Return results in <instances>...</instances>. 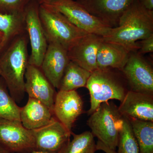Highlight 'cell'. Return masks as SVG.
Segmentation results:
<instances>
[{"instance_id":"cell-20","label":"cell","mask_w":153,"mask_h":153,"mask_svg":"<svg viewBox=\"0 0 153 153\" xmlns=\"http://www.w3.org/2000/svg\"><path fill=\"white\" fill-rule=\"evenodd\" d=\"M91 72L69 61L63 74L59 90L69 91L86 87Z\"/></svg>"},{"instance_id":"cell-23","label":"cell","mask_w":153,"mask_h":153,"mask_svg":"<svg viewBox=\"0 0 153 153\" xmlns=\"http://www.w3.org/2000/svg\"><path fill=\"white\" fill-rule=\"evenodd\" d=\"M21 109L10 94L4 80L0 76V119L20 121Z\"/></svg>"},{"instance_id":"cell-1","label":"cell","mask_w":153,"mask_h":153,"mask_svg":"<svg viewBox=\"0 0 153 153\" xmlns=\"http://www.w3.org/2000/svg\"><path fill=\"white\" fill-rule=\"evenodd\" d=\"M152 34L153 11L135 0L120 18L117 26L102 37L103 41L118 44L132 52L139 49L138 41Z\"/></svg>"},{"instance_id":"cell-3","label":"cell","mask_w":153,"mask_h":153,"mask_svg":"<svg viewBox=\"0 0 153 153\" xmlns=\"http://www.w3.org/2000/svg\"><path fill=\"white\" fill-rule=\"evenodd\" d=\"M90 96L91 115L102 102L110 100L122 102L128 91L122 80L111 68H97L91 72L86 87Z\"/></svg>"},{"instance_id":"cell-4","label":"cell","mask_w":153,"mask_h":153,"mask_svg":"<svg viewBox=\"0 0 153 153\" xmlns=\"http://www.w3.org/2000/svg\"><path fill=\"white\" fill-rule=\"evenodd\" d=\"M39 15L48 43L60 44L68 50L86 34L58 11L39 6Z\"/></svg>"},{"instance_id":"cell-8","label":"cell","mask_w":153,"mask_h":153,"mask_svg":"<svg viewBox=\"0 0 153 153\" xmlns=\"http://www.w3.org/2000/svg\"><path fill=\"white\" fill-rule=\"evenodd\" d=\"M0 144L11 153H27L34 151L32 131L20 121L0 119Z\"/></svg>"},{"instance_id":"cell-24","label":"cell","mask_w":153,"mask_h":153,"mask_svg":"<svg viewBox=\"0 0 153 153\" xmlns=\"http://www.w3.org/2000/svg\"><path fill=\"white\" fill-rule=\"evenodd\" d=\"M117 147V153H140L138 144L131 124L128 119L126 117L123 116Z\"/></svg>"},{"instance_id":"cell-5","label":"cell","mask_w":153,"mask_h":153,"mask_svg":"<svg viewBox=\"0 0 153 153\" xmlns=\"http://www.w3.org/2000/svg\"><path fill=\"white\" fill-rule=\"evenodd\" d=\"M90 115L87 124L94 136L116 150L123 122V116L117 107L108 101L102 102Z\"/></svg>"},{"instance_id":"cell-18","label":"cell","mask_w":153,"mask_h":153,"mask_svg":"<svg viewBox=\"0 0 153 153\" xmlns=\"http://www.w3.org/2000/svg\"><path fill=\"white\" fill-rule=\"evenodd\" d=\"M130 53L120 45L103 40L97 53V68H111L122 71Z\"/></svg>"},{"instance_id":"cell-21","label":"cell","mask_w":153,"mask_h":153,"mask_svg":"<svg viewBox=\"0 0 153 153\" xmlns=\"http://www.w3.org/2000/svg\"><path fill=\"white\" fill-rule=\"evenodd\" d=\"M128 119L138 144L140 153H153V122Z\"/></svg>"},{"instance_id":"cell-11","label":"cell","mask_w":153,"mask_h":153,"mask_svg":"<svg viewBox=\"0 0 153 153\" xmlns=\"http://www.w3.org/2000/svg\"><path fill=\"white\" fill-rule=\"evenodd\" d=\"M83 101L76 90H59L55 95L54 116L71 132L74 122L82 113Z\"/></svg>"},{"instance_id":"cell-22","label":"cell","mask_w":153,"mask_h":153,"mask_svg":"<svg viewBox=\"0 0 153 153\" xmlns=\"http://www.w3.org/2000/svg\"><path fill=\"white\" fill-rule=\"evenodd\" d=\"M73 139L69 140L57 153H95L97 151L94 136L86 131L76 134L71 132Z\"/></svg>"},{"instance_id":"cell-32","label":"cell","mask_w":153,"mask_h":153,"mask_svg":"<svg viewBox=\"0 0 153 153\" xmlns=\"http://www.w3.org/2000/svg\"><path fill=\"white\" fill-rule=\"evenodd\" d=\"M3 36V34H2V33H1V32H0V43H1L2 40Z\"/></svg>"},{"instance_id":"cell-14","label":"cell","mask_w":153,"mask_h":153,"mask_svg":"<svg viewBox=\"0 0 153 153\" xmlns=\"http://www.w3.org/2000/svg\"><path fill=\"white\" fill-rule=\"evenodd\" d=\"M102 37L87 34L68 50L69 60L85 70L92 72L97 68V53Z\"/></svg>"},{"instance_id":"cell-30","label":"cell","mask_w":153,"mask_h":153,"mask_svg":"<svg viewBox=\"0 0 153 153\" xmlns=\"http://www.w3.org/2000/svg\"><path fill=\"white\" fill-rule=\"evenodd\" d=\"M50 1V0H38V1L39 4L41 5L45 4Z\"/></svg>"},{"instance_id":"cell-28","label":"cell","mask_w":153,"mask_h":153,"mask_svg":"<svg viewBox=\"0 0 153 153\" xmlns=\"http://www.w3.org/2000/svg\"><path fill=\"white\" fill-rule=\"evenodd\" d=\"M140 3L148 10L153 11V0H138Z\"/></svg>"},{"instance_id":"cell-7","label":"cell","mask_w":153,"mask_h":153,"mask_svg":"<svg viewBox=\"0 0 153 153\" xmlns=\"http://www.w3.org/2000/svg\"><path fill=\"white\" fill-rule=\"evenodd\" d=\"M38 0H30L25 9L26 30L31 46L29 64L41 67L48 43L39 15Z\"/></svg>"},{"instance_id":"cell-15","label":"cell","mask_w":153,"mask_h":153,"mask_svg":"<svg viewBox=\"0 0 153 153\" xmlns=\"http://www.w3.org/2000/svg\"><path fill=\"white\" fill-rule=\"evenodd\" d=\"M135 0H78L91 14L112 27Z\"/></svg>"},{"instance_id":"cell-12","label":"cell","mask_w":153,"mask_h":153,"mask_svg":"<svg viewBox=\"0 0 153 153\" xmlns=\"http://www.w3.org/2000/svg\"><path fill=\"white\" fill-rule=\"evenodd\" d=\"M25 90L29 97L41 102L53 112L55 88L40 67L28 64L25 75Z\"/></svg>"},{"instance_id":"cell-33","label":"cell","mask_w":153,"mask_h":153,"mask_svg":"<svg viewBox=\"0 0 153 153\" xmlns=\"http://www.w3.org/2000/svg\"><path fill=\"white\" fill-rule=\"evenodd\" d=\"M0 75H1V71H0Z\"/></svg>"},{"instance_id":"cell-25","label":"cell","mask_w":153,"mask_h":153,"mask_svg":"<svg viewBox=\"0 0 153 153\" xmlns=\"http://www.w3.org/2000/svg\"><path fill=\"white\" fill-rule=\"evenodd\" d=\"M30 0H0V13L13 14L22 13Z\"/></svg>"},{"instance_id":"cell-19","label":"cell","mask_w":153,"mask_h":153,"mask_svg":"<svg viewBox=\"0 0 153 153\" xmlns=\"http://www.w3.org/2000/svg\"><path fill=\"white\" fill-rule=\"evenodd\" d=\"M0 32L3 38L0 43V54L19 36L27 33L25 12L13 14L0 13Z\"/></svg>"},{"instance_id":"cell-27","label":"cell","mask_w":153,"mask_h":153,"mask_svg":"<svg viewBox=\"0 0 153 153\" xmlns=\"http://www.w3.org/2000/svg\"><path fill=\"white\" fill-rule=\"evenodd\" d=\"M96 148L97 150L102 151L105 153H117L116 150L108 147L99 140L96 143Z\"/></svg>"},{"instance_id":"cell-10","label":"cell","mask_w":153,"mask_h":153,"mask_svg":"<svg viewBox=\"0 0 153 153\" xmlns=\"http://www.w3.org/2000/svg\"><path fill=\"white\" fill-rule=\"evenodd\" d=\"M122 71L133 91L153 95V70L139 53L131 52Z\"/></svg>"},{"instance_id":"cell-9","label":"cell","mask_w":153,"mask_h":153,"mask_svg":"<svg viewBox=\"0 0 153 153\" xmlns=\"http://www.w3.org/2000/svg\"><path fill=\"white\" fill-rule=\"evenodd\" d=\"M34 151L57 153L70 140L71 132L53 116L50 121L39 128L32 130Z\"/></svg>"},{"instance_id":"cell-16","label":"cell","mask_w":153,"mask_h":153,"mask_svg":"<svg viewBox=\"0 0 153 153\" xmlns=\"http://www.w3.org/2000/svg\"><path fill=\"white\" fill-rule=\"evenodd\" d=\"M118 108L128 118L153 122V95L128 91Z\"/></svg>"},{"instance_id":"cell-26","label":"cell","mask_w":153,"mask_h":153,"mask_svg":"<svg viewBox=\"0 0 153 153\" xmlns=\"http://www.w3.org/2000/svg\"><path fill=\"white\" fill-rule=\"evenodd\" d=\"M139 44V54H145L153 52V34L141 40Z\"/></svg>"},{"instance_id":"cell-29","label":"cell","mask_w":153,"mask_h":153,"mask_svg":"<svg viewBox=\"0 0 153 153\" xmlns=\"http://www.w3.org/2000/svg\"><path fill=\"white\" fill-rule=\"evenodd\" d=\"M0 153H11L0 144Z\"/></svg>"},{"instance_id":"cell-6","label":"cell","mask_w":153,"mask_h":153,"mask_svg":"<svg viewBox=\"0 0 153 153\" xmlns=\"http://www.w3.org/2000/svg\"><path fill=\"white\" fill-rule=\"evenodd\" d=\"M42 5L58 11L73 25L88 34L103 37L112 28L75 0H50Z\"/></svg>"},{"instance_id":"cell-17","label":"cell","mask_w":153,"mask_h":153,"mask_svg":"<svg viewBox=\"0 0 153 153\" xmlns=\"http://www.w3.org/2000/svg\"><path fill=\"white\" fill-rule=\"evenodd\" d=\"M53 116V112L45 104L29 97L27 104L21 108L20 121L25 128L32 130L47 124Z\"/></svg>"},{"instance_id":"cell-2","label":"cell","mask_w":153,"mask_h":153,"mask_svg":"<svg viewBox=\"0 0 153 153\" xmlns=\"http://www.w3.org/2000/svg\"><path fill=\"white\" fill-rule=\"evenodd\" d=\"M27 33L16 38L0 54L1 76L16 102L25 97V75L29 64Z\"/></svg>"},{"instance_id":"cell-31","label":"cell","mask_w":153,"mask_h":153,"mask_svg":"<svg viewBox=\"0 0 153 153\" xmlns=\"http://www.w3.org/2000/svg\"><path fill=\"white\" fill-rule=\"evenodd\" d=\"M27 153H47V152H40V151H33V152H30Z\"/></svg>"},{"instance_id":"cell-34","label":"cell","mask_w":153,"mask_h":153,"mask_svg":"<svg viewBox=\"0 0 153 153\" xmlns=\"http://www.w3.org/2000/svg\"><path fill=\"white\" fill-rule=\"evenodd\" d=\"M75 1H78V0H75Z\"/></svg>"},{"instance_id":"cell-13","label":"cell","mask_w":153,"mask_h":153,"mask_svg":"<svg viewBox=\"0 0 153 153\" xmlns=\"http://www.w3.org/2000/svg\"><path fill=\"white\" fill-rule=\"evenodd\" d=\"M70 60L68 50L56 43H48L40 68L55 88L59 89L63 74Z\"/></svg>"}]
</instances>
